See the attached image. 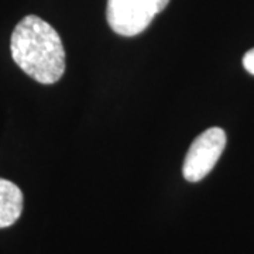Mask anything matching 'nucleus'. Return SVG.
Segmentation results:
<instances>
[{
  "label": "nucleus",
  "mask_w": 254,
  "mask_h": 254,
  "mask_svg": "<svg viewBox=\"0 0 254 254\" xmlns=\"http://www.w3.org/2000/svg\"><path fill=\"white\" fill-rule=\"evenodd\" d=\"M23 212V192L16 184L0 178V229L14 225Z\"/></svg>",
  "instance_id": "4"
},
{
  "label": "nucleus",
  "mask_w": 254,
  "mask_h": 254,
  "mask_svg": "<svg viewBox=\"0 0 254 254\" xmlns=\"http://www.w3.org/2000/svg\"><path fill=\"white\" fill-rule=\"evenodd\" d=\"M168 3L170 0H108L106 20L119 36H138Z\"/></svg>",
  "instance_id": "2"
},
{
  "label": "nucleus",
  "mask_w": 254,
  "mask_h": 254,
  "mask_svg": "<svg viewBox=\"0 0 254 254\" xmlns=\"http://www.w3.org/2000/svg\"><path fill=\"white\" fill-rule=\"evenodd\" d=\"M10 51L13 61L30 78L53 85L65 71V50L61 37L38 16H26L13 30Z\"/></svg>",
  "instance_id": "1"
},
{
  "label": "nucleus",
  "mask_w": 254,
  "mask_h": 254,
  "mask_svg": "<svg viewBox=\"0 0 254 254\" xmlns=\"http://www.w3.org/2000/svg\"><path fill=\"white\" fill-rule=\"evenodd\" d=\"M226 147V133L220 127H210L193 140L184 160L182 175L188 182H198L216 165Z\"/></svg>",
  "instance_id": "3"
},
{
  "label": "nucleus",
  "mask_w": 254,
  "mask_h": 254,
  "mask_svg": "<svg viewBox=\"0 0 254 254\" xmlns=\"http://www.w3.org/2000/svg\"><path fill=\"white\" fill-rule=\"evenodd\" d=\"M243 66L247 72L254 75V48L249 50L243 57Z\"/></svg>",
  "instance_id": "5"
}]
</instances>
